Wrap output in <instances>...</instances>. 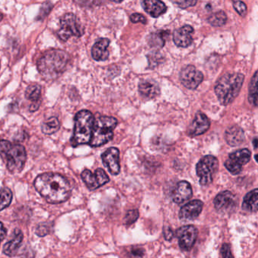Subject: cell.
I'll use <instances>...</instances> for the list:
<instances>
[{"label": "cell", "instance_id": "1", "mask_svg": "<svg viewBox=\"0 0 258 258\" xmlns=\"http://www.w3.org/2000/svg\"><path fill=\"white\" fill-rule=\"evenodd\" d=\"M34 186L48 203L53 204L63 203L69 199L71 194L68 180L56 173H44L38 176Z\"/></svg>", "mask_w": 258, "mask_h": 258}, {"label": "cell", "instance_id": "2", "mask_svg": "<svg viewBox=\"0 0 258 258\" xmlns=\"http://www.w3.org/2000/svg\"><path fill=\"white\" fill-rule=\"evenodd\" d=\"M69 60V54L63 50H48L38 60V70L45 78L53 80L63 74Z\"/></svg>", "mask_w": 258, "mask_h": 258}, {"label": "cell", "instance_id": "3", "mask_svg": "<svg viewBox=\"0 0 258 258\" xmlns=\"http://www.w3.org/2000/svg\"><path fill=\"white\" fill-rule=\"evenodd\" d=\"M244 80V75L238 73L225 74L218 80L215 91L222 105H229L236 99L242 89Z\"/></svg>", "mask_w": 258, "mask_h": 258}, {"label": "cell", "instance_id": "4", "mask_svg": "<svg viewBox=\"0 0 258 258\" xmlns=\"http://www.w3.org/2000/svg\"><path fill=\"white\" fill-rule=\"evenodd\" d=\"M0 156L6 159L7 168L10 172L22 171L27 159L25 148L20 144H12L7 141H0Z\"/></svg>", "mask_w": 258, "mask_h": 258}, {"label": "cell", "instance_id": "5", "mask_svg": "<svg viewBox=\"0 0 258 258\" xmlns=\"http://www.w3.org/2000/svg\"><path fill=\"white\" fill-rule=\"evenodd\" d=\"M94 122L93 115L89 110H82L76 115L74 135L71 139L74 147L90 143Z\"/></svg>", "mask_w": 258, "mask_h": 258}, {"label": "cell", "instance_id": "6", "mask_svg": "<svg viewBox=\"0 0 258 258\" xmlns=\"http://www.w3.org/2000/svg\"><path fill=\"white\" fill-rule=\"evenodd\" d=\"M117 120L110 116H101L94 122L90 145L96 147L104 145L113 138V130L117 125Z\"/></svg>", "mask_w": 258, "mask_h": 258}, {"label": "cell", "instance_id": "7", "mask_svg": "<svg viewBox=\"0 0 258 258\" xmlns=\"http://www.w3.org/2000/svg\"><path fill=\"white\" fill-rule=\"evenodd\" d=\"M60 30L57 36L62 41H68L71 36L80 37L84 33V30L77 17L72 13L65 14L60 21Z\"/></svg>", "mask_w": 258, "mask_h": 258}, {"label": "cell", "instance_id": "8", "mask_svg": "<svg viewBox=\"0 0 258 258\" xmlns=\"http://www.w3.org/2000/svg\"><path fill=\"white\" fill-rule=\"evenodd\" d=\"M219 162L215 156H204L197 165V174L202 186H207L213 181L214 176L218 171Z\"/></svg>", "mask_w": 258, "mask_h": 258}, {"label": "cell", "instance_id": "9", "mask_svg": "<svg viewBox=\"0 0 258 258\" xmlns=\"http://www.w3.org/2000/svg\"><path fill=\"white\" fill-rule=\"evenodd\" d=\"M251 156V152L248 149L236 150L230 153L225 162V167L232 174L236 175L242 171V166L249 162Z\"/></svg>", "mask_w": 258, "mask_h": 258}, {"label": "cell", "instance_id": "10", "mask_svg": "<svg viewBox=\"0 0 258 258\" xmlns=\"http://www.w3.org/2000/svg\"><path fill=\"white\" fill-rule=\"evenodd\" d=\"M81 177L89 190H95L110 181L108 175L102 168H98L95 173L89 170H84L82 172Z\"/></svg>", "mask_w": 258, "mask_h": 258}, {"label": "cell", "instance_id": "11", "mask_svg": "<svg viewBox=\"0 0 258 258\" xmlns=\"http://www.w3.org/2000/svg\"><path fill=\"white\" fill-rule=\"evenodd\" d=\"M203 73L194 66L189 65L182 70L180 74V80L182 84L189 89H197L203 81Z\"/></svg>", "mask_w": 258, "mask_h": 258}, {"label": "cell", "instance_id": "12", "mask_svg": "<svg viewBox=\"0 0 258 258\" xmlns=\"http://www.w3.org/2000/svg\"><path fill=\"white\" fill-rule=\"evenodd\" d=\"M198 231L194 226L187 225L180 227L177 231L180 248L183 251H189L194 247L197 240Z\"/></svg>", "mask_w": 258, "mask_h": 258}, {"label": "cell", "instance_id": "13", "mask_svg": "<svg viewBox=\"0 0 258 258\" xmlns=\"http://www.w3.org/2000/svg\"><path fill=\"white\" fill-rule=\"evenodd\" d=\"M215 209L220 213L227 214L234 210L236 197L230 191L220 192L214 200Z\"/></svg>", "mask_w": 258, "mask_h": 258}, {"label": "cell", "instance_id": "14", "mask_svg": "<svg viewBox=\"0 0 258 258\" xmlns=\"http://www.w3.org/2000/svg\"><path fill=\"white\" fill-rule=\"evenodd\" d=\"M103 163L107 167L110 174L117 175L120 171L119 150L116 147L107 149L101 156Z\"/></svg>", "mask_w": 258, "mask_h": 258}, {"label": "cell", "instance_id": "15", "mask_svg": "<svg viewBox=\"0 0 258 258\" xmlns=\"http://www.w3.org/2000/svg\"><path fill=\"white\" fill-rule=\"evenodd\" d=\"M203 203L200 200H194L180 209L179 217L182 221H192L198 218L203 211Z\"/></svg>", "mask_w": 258, "mask_h": 258}, {"label": "cell", "instance_id": "16", "mask_svg": "<svg viewBox=\"0 0 258 258\" xmlns=\"http://www.w3.org/2000/svg\"><path fill=\"white\" fill-rule=\"evenodd\" d=\"M194 30L191 26L185 25L177 29L173 33V39L177 46L186 48L192 42Z\"/></svg>", "mask_w": 258, "mask_h": 258}, {"label": "cell", "instance_id": "17", "mask_svg": "<svg viewBox=\"0 0 258 258\" xmlns=\"http://www.w3.org/2000/svg\"><path fill=\"white\" fill-rule=\"evenodd\" d=\"M210 121L209 118L203 113H198L196 115L195 119L189 127L188 134L190 136H198L207 132L210 128Z\"/></svg>", "mask_w": 258, "mask_h": 258}, {"label": "cell", "instance_id": "18", "mask_svg": "<svg viewBox=\"0 0 258 258\" xmlns=\"http://www.w3.org/2000/svg\"><path fill=\"white\" fill-rule=\"evenodd\" d=\"M192 189L187 181H180L177 183L172 192V200L177 204H182L192 197Z\"/></svg>", "mask_w": 258, "mask_h": 258}, {"label": "cell", "instance_id": "19", "mask_svg": "<svg viewBox=\"0 0 258 258\" xmlns=\"http://www.w3.org/2000/svg\"><path fill=\"white\" fill-rule=\"evenodd\" d=\"M139 92L144 99H154L159 96L160 89L154 80H143L139 83Z\"/></svg>", "mask_w": 258, "mask_h": 258}, {"label": "cell", "instance_id": "20", "mask_svg": "<svg viewBox=\"0 0 258 258\" xmlns=\"http://www.w3.org/2000/svg\"><path fill=\"white\" fill-rule=\"evenodd\" d=\"M143 9L153 18H158L166 12L167 7L161 0H141Z\"/></svg>", "mask_w": 258, "mask_h": 258}, {"label": "cell", "instance_id": "21", "mask_svg": "<svg viewBox=\"0 0 258 258\" xmlns=\"http://www.w3.org/2000/svg\"><path fill=\"white\" fill-rule=\"evenodd\" d=\"M110 39L107 38L98 40L92 47V55L94 60L97 61H104L107 60L109 57V51L107 48L110 45Z\"/></svg>", "mask_w": 258, "mask_h": 258}, {"label": "cell", "instance_id": "22", "mask_svg": "<svg viewBox=\"0 0 258 258\" xmlns=\"http://www.w3.org/2000/svg\"><path fill=\"white\" fill-rule=\"evenodd\" d=\"M225 139L229 145L236 147L245 141V133L240 127L234 125L226 131Z\"/></svg>", "mask_w": 258, "mask_h": 258}, {"label": "cell", "instance_id": "23", "mask_svg": "<svg viewBox=\"0 0 258 258\" xmlns=\"http://www.w3.org/2000/svg\"><path fill=\"white\" fill-rule=\"evenodd\" d=\"M23 234L19 230H16L13 238L5 245L3 252L8 256H14L22 242Z\"/></svg>", "mask_w": 258, "mask_h": 258}, {"label": "cell", "instance_id": "24", "mask_svg": "<svg viewBox=\"0 0 258 258\" xmlns=\"http://www.w3.org/2000/svg\"><path fill=\"white\" fill-rule=\"evenodd\" d=\"M242 209L245 212H255L258 211V189H254L245 195L242 203Z\"/></svg>", "mask_w": 258, "mask_h": 258}, {"label": "cell", "instance_id": "25", "mask_svg": "<svg viewBox=\"0 0 258 258\" xmlns=\"http://www.w3.org/2000/svg\"><path fill=\"white\" fill-rule=\"evenodd\" d=\"M248 101L253 106L258 107V71L253 76L250 83Z\"/></svg>", "mask_w": 258, "mask_h": 258}, {"label": "cell", "instance_id": "26", "mask_svg": "<svg viewBox=\"0 0 258 258\" xmlns=\"http://www.w3.org/2000/svg\"><path fill=\"white\" fill-rule=\"evenodd\" d=\"M166 32L159 31L152 33L149 38V44L153 48H161L165 45Z\"/></svg>", "mask_w": 258, "mask_h": 258}, {"label": "cell", "instance_id": "27", "mask_svg": "<svg viewBox=\"0 0 258 258\" xmlns=\"http://www.w3.org/2000/svg\"><path fill=\"white\" fill-rule=\"evenodd\" d=\"M60 128V122L56 117H50L42 125V131L45 135H52Z\"/></svg>", "mask_w": 258, "mask_h": 258}, {"label": "cell", "instance_id": "28", "mask_svg": "<svg viewBox=\"0 0 258 258\" xmlns=\"http://www.w3.org/2000/svg\"><path fill=\"white\" fill-rule=\"evenodd\" d=\"M27 99L33 101V104H40L41 87L39 85H32L27 88L25 92Z\"/></svg>", "mask_w": 258, "mask_h": 258}, {"label": "cell", "instance_id": "29", "mask_svg": "<svg viewBox=\"0 0 258 258\" xmlns=\"http://www.w3.org/2000/svg\"><path fill=\"white\" fill-rule=\"evenodd\" d=\"M227 21V15L224 11L215 12L208 18L209 24H212L214 27H222L226 24Z\"/></svg>", "mask_w": 258, "mask_h": 258}, {"label": "cell", "instance_id": "30", "mask_svg": "<svg viewBox=\"0 0 258 258\" xmlns=\"http://www.w3.org/2000/svg\"><path fill=\"white\" fill-rule=\"evenodd\" d=\"M12 200V192L9 188L5 187L0 190V211L7 208Z\"/></svg>", "mask_w": 258, "mask_h": 258}, {"label": "cell", "instance_id": "31", "mask_svg": "<svg viewBox=\"0 0 258 258\" xmlns=\"http://www.w3.org/2000/svg\"><path fill=\"white\" fill-rule=\"evenodd\" d=\"M138 217H139V212L138 210L128 211L124 218V224L126 225H131L138 220Z\"/></svg>", "mask_w": 258, "mask_h": 258}, {"label": "cell", "instance_id": "32", "mask_svg": "<svg viewBox=\"0 0 258 258\" xmlns=\"http://www.w3.org/2000/svg\"><path fill=\"white\" fill-rule=\"evenodd\" d=\"M149 68H154L159 64L162 61V57H161L160 54H156V53H152L151 54H149Z\"/></svg>", "mask_w": 258, "mask_h": 258}, {"label": "cell", "instance_id": "33", "mask_svg": "<svg viewBox=\"0 0 258 258\" xmlns=\"http://www.w3.org/2000/svg\"><path fill=\"white\" fill-rule=\"evenodd\" d=\"M171 1L180 9H187L195 6L198 0H171Z\"/></svg>", "mask_w": 258, "mask_h": 258}, {"label": "cell", "instance_id": "34", "mask_svg": "<svg viewBox=\"0 0 258 258\" xmlns=\"http://www.w3.org/2000/svg\"><path fill=\"white\" fill-rule=\"evenodd\" d=\"M235 10L238 12L239 15L242 17H245L247 14V6L242 1H236L235 2L234 4Z\"/></svg>", "mask_w": 258, "mask_h": 258}, {"label": "cell", "instance_id": "35", "mask_svg": "<svg viewBox=\"0 0 258 258\" xmlns=\"http://www.w3.org/2000/svg\"><path fill=\"white\" fill-rule=\"evenodd\" d=\"M78 1L83 6L93 7V6H101L105 2V0H78Z\"/></svg>", "mask_w": 258, "mask_h": 258}, {"label": "cell", "instance_id": "36", "mask_svg": "<svg viewBox=\"0 0 258 258\" xmlns=\"http://www.w3.org/2000/svg\"><path fill=\"white\" fill-rule=\"evenodd\" d=\"M52 9V4L49 2H47L45 4L42 5L41 8L40 14H39V18H43L49 13L50 11Z\"/></svg>", "mask_w": 258, "mask_h": 258}, {"label": "cell", "instance_id": "37", "mask_svg": "<svg viewBox=\"0 0 258 258\" xmlns=\"http://www.w3.org/2000/svg\"><path fill=\"white\" fill-rule=\"evenodd\" d=\"M130 20L133 23L141 22L143 24H147V19H146L144 15H141V14H132L130 16Z\"/></svg>", "mask_w": 258, "mask_h": 258}, {"label": "cell", "instance_id": "38", "mask_svg": "<svg viewBox=\"0 0 258 258\" xmlns=\"http://www.w3.org/2000/svg\"><path fill=\"white\" fill-rule=\"evenodd\" d=\"M221 254L222 258H234L231 252L230 245L228 244H224L221 248Z\"/></svg>", "mask_w": 258, "mask_h": 258}, {"label": "cell", "instance_id": "39", "mask_svg": "<svg viewBox=\"0 0 258 258\" xmlns=\"http://www.w3.org/2000/svg\"><path fill=\"white\" fill-rule=\"evenodd\" d=\"M164 235H165V239L168 241L171 240L174 237V233L169 227H165V230H164Z\"/></svg>", "mask_w": 258, "mask_h": 258}, {"label": "cell", "instance_id": "40", "mask_svg": "<svg viewBox=\"0 0 258 258\" xmlns=\"http://www.w3.org/2000/svg\"><path fill=\"white\" fill-rule=\"evenodd\" d=\"M144 253V251L143 248H132V254H133L134 256H135V257H142Z\"/></svg>", "mask_w": 258, "mask_h": 258}, {"label": "cell", "instance_id": "41", "mask_svg": "<svg viewBox=\"0 0 258 258\" xmlns=\"http://www.w3.org/2000/svg\"><path fill=\"white\" fill-rule=\"evenodd\" d=\"M6 234V228H5L4 226H3V224H2L1 222H0V243H1L2 241H3V239H4Z\"/></svg>", "mask_w": 258, "mask_h": 258}, {"label": "cell", "instance_id": "42", "mask_svg": "<svg viewBox=\"0 0 258 258\" xmlns=\"http://www.w3.org/2000/svg\"><path fill=\"white\" fill-rule=\"evenodd\" d=\"M253 144H254V148H257L258 147V139H254L253 141Z\"/></svg>", "mask_w": 258, "mask_h": 258}, {"label": "cell", "instance_id": "43", "mask_svg": "<svg viewBox=\"0 0 258 258\" xmlns=\"http://www.w3.org/2000/svg\"><path fill=\"white\" fill-rule=\"evenodd\" d=\"M110 1L114 2V3H122V2L123 1V0H110Z\"/></svg>", "mask_w": 258, "mask_h": 258}, {"label": "cell", "instance_id": "44", "mask_svg": "<svg viewBox=\"0 0 258 258\" xmlns=\"http://www.w3.org/2000/svg\"><path fill=\"white\" fill-rule=\"evenodd\" d=\"M254 159H255L256 162H258V153L254 156Z\"/></svg>", "mask_w": 258, "mask_h": 258}, {"label": "cell", "instance_id": "45", "mask_svg": "<svg viewBox=\"0 0 258 258\" xmlns=\"http://www.w3.org/2000/svg\"><path fill=\"white\" fill-rule=\"evenodd\" d=\"M3 15H2V13H0V21H1L2 20H3Z\"/></svg>", "mask_w": 258, "mask_h": 258}]
</instances>
